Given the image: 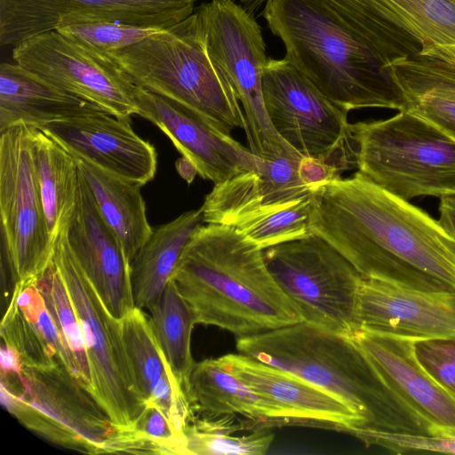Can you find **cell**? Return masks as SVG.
Segmentation results:
<instances>
[{"label":"cell","mask_w":455,"mask_h":455,"mask_svg":"<svg viewBox=\"0 0 455 455\" xmlns=\"http://www.w3.org/2000/svg\"><path fill=\"white\" fill-rule=\"evenodd\" d=\"M195 1L196 2L197 0H195Z\"/></svg>","instance_id":"45"},{"label":"cell","mask_w":455,"mask_h":455,"mask_svg":"<svg viewBox=\"0 0 455 455\" xmlns=\"http://www.w3.org/2000/svg\"><path fill=\"white\" fill-rule=\"evenodd\" d=\"M76 159L144 186L157 169L155 147L140 137L131 119L95 112L38 128Z\"/></svg>","instance_id":"18"},{"label":"cell","mask_w":455,"mask_h":455,"mask_svg":"<svg viewBox=\"0 0 455 455\" xmlns=\"http://www.w3.org/2000/svg\"><path fill=\"white\" fill-rule=\"evenodd\" d=\"M35 284L42 294L68 358V370L92 393L91 371L84 340L76 310L60 274L52 260Z\"/></svg>","instance_id":"31"},{"label":"cell","mask_w":455,"mask_h":455,"mask_svg":"<svg viewBox=\"0 0 455 455\" xmlns=\"http://www.w3.org/2000/svg\"><path fill=\"white\" fill-rule=\"evenodd\" d=\"M313 196L283 209L256 217L235 228L260 249L303 237L310 233Z\"/></svg>","instance_id":"32"},{"label":"cell","mask_w":455,"mask_h":455,"mask_svg":"<svg viewBox=\"0 0 455 455\" xmlns=\"http://www.w3.org/2000/svg\"><path fill=\"white\" fill-rule=\"evenodd\" d=\"M236 349L326 391L361 416L365 428L430 434L350 336L302 321L237 338Z\"/></svg>","instance_id":"4"},{"label":"cell","mask_w":455,"mask_h":455,"mask_svg":"<svg viewBox=\"0 0 455 455\" xmlns=\"http://www.w3.org/2000/svg\"><path fill=\"white\" fill-rule=\"evenodd\" d=\"M406 110L455 140V64L419 53L387 65Z\"/></svg>","instance_id":"25"},{"label":"cell","mask_w":455,"mask_h":455,"mask_svg":"<svg viewBox=\"0 0 455 455\" xmlns=\"http://www.w3.org/2000/svg\"><path fill=\"white\" fill-rule=\"evenodd\" d=\"M65 232L74 256L103 304L120 321L136 307L131 263L81 174L76 206Z\"/></svg>","instance_id":"19"},{"label":"cell","mask_w":455,"mask_h":455,"mask_svg":"<svg viewBox=\"0 0 455 455\" xmlns=\"http://www.w3.org/2000/svg\"><path fill=\"white\" fill-rule=\"evenodd\" d=\"M148 311L155 337L186 393L196 363L191 354V334L196 324L192 312L172 280Z\"/></svg>","instance_id":"30"},{"label":"cell","mask_w":455,"mask_h":455,"mask_svg":"<svg viewBox=\"0 0 455 455\" xmlns=\"http://www.w3.org/2000/svg\"><path fill=\"white\" fill-rule=\"evenodd\" d=\"M136 100L139 116L165 133L202 178L218 184L244 172L262 171L264 158L193 108L139 85Z\"/></svg>","instance_id":"16"},{"label":"cell","mask_w":455,"mask_h":455,"mask_svg":"<svg viewBox=\"0 0 455 455\" xmlns=\"http://www.w3.org/2000/svg\"><path fill=\"white\" fill-rule=\"evenodd\" d=\"M184 434L188 454L194 455H263L274 439L268 427L235 415L194 416Z\"/></svg>","instance_id":"29"},{"label":"cell","mask_w":455,"mask_h":455,"mask_svg":"<svg viewBox=\"0 0 455 455\" xmlns=\"http://www.w3.org/2000/svg\"><path fill=\"white\" fill-rule=\"evenodd\" d=\"M351 337L430 434H455V398L423 367L416 354V342L365 330H358Z\"/></svg>","instance_id":"20"},{"label":"cell","mask_w":455,"mask_h":455,"mask_svg":"<svg viewBox=\"0 0 455 455\" xmlns=\"http://www.w3.org/2000/svg\"><path fill=\"white\" fill-rule=\"evenodd\" d=\"M241 5L250 14L257 17V14L261 12L265 4L269 0H233Z\"/></svg>","instance_id":"44"},{"label":"cell","mask_w":455,"mask_h":455,"mask_svg":"<svg viewBox=\"0 0 455 455\" xmlns=\"http://www.w3.org/2000/svg\"><path fill=\"white\" fill-rule=\"evenodd\" d=\"M3 406L25 427L65 449L116 453L121 427L62 363L24 366L1 378Z\"/></svg>","instance_id":"7"},{"label":"cell","mask_w":455,"mask_h":455,"mask_svg":"<svg viewBox=\"0 0 455 455\" xmlns=\"http://www.w3.org/2000/svg\"><path fill=\"white\" fill-rule=\"evenodd\" d=\"M3 342L13 347L28 367L60 363L36 324L10 299L1 322Z\"/></svg>","instance_id":"34"},{"label":"cell","mask_w":455,"mask_h":455,"mask_svg":"<svg viewBox=\"0 0 455 455\" xmlns=\"http://www.w3.org/2000/svg\"><path fill=\"white\" fill-rule=\"evenodd\" d=\"M350 128L356 168L379 187L407 201L455 194V140L435 125L401 110Z\"/></svg>","instance_id":"6"},{"label":"cell","mask_w":455,"mask_h":455,"mask_svg":"<svg viewBox=\"0 0 455 455\" xmlns=\"http://www.w3.org/2000/svg\"><path fill=\"white\" fill-rule=\"evenodd\" d=\"M259 14L284 58L340 108L403 109L389 68L324 0H269Z\"/></svg>","instance_id":"3"},{"label":"cell","mask_w":455,"mask_h":455,"mask_svg":"<svg viewBox=\"0 0 455 455\" xmlns=\"http://www.w3.org/2000/svg\"><path fill=\"white\" fill-rule=\"evenodd\" d=\"M36 130L20 124L0 132L2 270L12 288L35 283L53 260L33 159Z\"/></svg>","instance_id":"9"},{"label":"cell","mask_w":455,"mask_h":455,"mask_svg":"<svg viewBox=\"0 0 455 455\" xmlns=\"http://www.w3.org/2000/svg\"><path fill=\"white\" fill-rule=\"evenodd\" d=\"M186 395L203 416L242 415L265 427L291 425L286 413L223 368L218 359L196 363Z\"/></svg>","instance_id":"24"},{"label":"cell","mask_w":455,"mask_h":455,"mask_svg":"<svg viewBox=\"0 0 455 455\" xmlns=\"http://www.w3.org/2000/svg\"><path fill=\"white\" fill-rule=\"evenodd\" d=\"M272 276L303 321L347 336L357 331L355 311L363 275L314 233L263 250Z\"/></svg>","instance_id":"10"},{"label":"cell","mask_w":455,"mask_h":455,"mask_svg":"<svg viewBox=\"0 0 455 455\" xmlns=\"http://www.w3.org/2000/svg\"><path fill=\"white\" fill-rule=\"evenodd\" d=\"M76 161L100 213L117 235L131 263L153 230L147 218L142 186L84 160Z\"/></svg>","instance_id":"27"},{"label":"cell","mask_w":455,"mask_h":455,"mask_svg":"<svg viewBox=\"0 0 455 455\" xmlns=\"http://www.w3.org/2000/svg\"><path fill=\"white\" fill-rule=\"evenodd\" d=\"M33 159L48 230L55 243L74 212L80 172L76 159L36 129Z\"/></svg>","instance_id":"28"},{"label":"cell","mask_w":455,"mask_h":455,"mask_svg":"<svg viewBox=\"0 0 455 455\" xmlns=\"http://www.w3.org/2000/svg\"><path fill=\"white\" fill-rule=\"evenodd\" d=\"M12 54L15 63L108 113L124 118L140 115L136 84L117 63L57 30L23 40Z\"/></svg>","instance_id":"13"},{"label":"cell","mask_w":455,"mask_h":455,"mask_svg":"<svg viewBox=\"0 0 455 455\" xmlns=\"http://www.w3.org/2000/svg\"><path fill=\"white\" fill-rule=\"evenodd\" d=\"M176 169L179 174L188 182L191 183L195 179L197 170L196 166L185 156L176 162Z\"/></svg>","instance_id":"43"},{"label":"cell","mask_w":455,"mask_h":455,"mask_svg":"<svg viewBox=\"0 0 455 455\" xmlns=\"http://www.w3.org/2000/svg\"><path fill=\"white\" fill-rule=\"evenodd\" d=\"M195 0H0V44L15 46L60 27L96 21L168 28L189 15Z\"/></svg>","instance_id":"15"},{"label":"cell","mask_w":455,"mask_h":455,"mask_svg":"<svg viewBox=\"0 0 455 455\" xmlns=\"http://www.w3.org/2000/svg\"><path fill=\"white\" fill-rule=\"evenodd\" d=\"M203 210H190L153 228L131 262L135 306L148 310L170 282L184 248L203 225Z\"/></svg>","instance_id":"26"},{"label":"cell","mask_w":455,"mask_h":455,"mask_svg":"<svg viewBox=\"0 0 455 455\" xmlns=\"http://www.w3.org/2000/svg\"><path fill=\"white\" fill-rule=\"evenodd\" d=\"M262 91L275 132L298 153L323 159L341 173L356 168V145L347 112L324 96L285 58H268Z\"/></svg>","instance_id":"12"},{"label":"cell","mask_w":455,"mask_h":455,"mask_svg":"<svg viewBox=\"0 0 455 455\" xmlns=\"http://www.w3.org/2000/svg\"><path fill=\"white\" fill-rule=\"evenodd\" d=\"M220 364L277 405L291 425L322 427L353 435L364 419L341 401L310 382L243 354L217 358Z\"/></svg>","instance_id":"21"},{"label":"cell","mask_w":455,"mask_h":455,"mask_svg":"<svg viewBox=\"0 0 455 455\" xmlns=\"http://www.w3.org/2000/svg\"><path fill=\"white\" fill-rule=\"evenodd\" d=\"M130 427L146 443L150 454H188L185 435L155 405H145Z\"/></svg>","instance_id":"37"},{"label":"cell","mask_w":455,"mask_h":455,"mask_svg":"<svg viewBox=\"0 0 455 455\" xmlns=\"http://www.w3.org/2000/svg\"><path fill=\"white\" fill-rule=\"evenodd\" d=\"M415 349L423 367L455 398V338L419 341Z\"/></svg>","instance_id":"38"},{"label":"cell","mask_w":455,"mask_h":455,"mask_svg":"<svg viewBox=\"0 0 455 455\" xmlns=\"http://www.w3.org/2000/svg\"><path fill=\"white\" fill-rule=\"evenodd\" d=\"M171 280L196 324L216 326L238 338L303 321L272 276L263 250L234 227L200 226Z\"/></svg>","instance_id":"2"},{"label":"cell","mask_w":455,"mask_h":455,"mask_svg":"<svg viewBox=\"0 0 455 455\" xmlns=\"http://www.w3.org/2000/svg\"><path fill=\"white\" fill-rule=\"evenodd\" d=\"M299 162L285 156L265 159L260 172L263 213L283 209L311 195L312 191L299 179Z\"/></svg>","instance_id":"35"},{"label":"cell","mask_w":455,"mask_h":455,"mask_svg":"<svg viewBox=\"0 0 455 455\" xmlns=\"http://www.w3.org/2000/svg\"><path fill=\"white\" fill-rule=\"evenodd\" d=\"M438 221L455 239V194L441 197Z\"/></svg>","instance_id":"41"},{"label":"cell","mask_w":455,"mask_h":455,"mask_svg":"<svg viewBox=\"0 0 455 455\" xmlns=\"http://www.w3.org/2000/svg\"><path fill=\"white\" fill-rule=\"evenodd\" d=\"M162 29L118 21H96L62 26L56 30L90 48L108 54L144 40Z\"/></svg>","instance_id":"33"},{"label":"cell","mask_w":455,"mask_h":455,"mask_svg":"<svg viewBox=\"0 0 455 455\" xmlns=\"http://www.w3.org/2000/svg\"><path fill=\"white\" fill-rule=\"evenodd\" d=\"M1 375H20L23 371V363L19 353L11 346L3 342L1 348Z\"/></svg>","instance_id":"40"},{"label":"cell","mask_w":455,"mask_h":455,"mask_svg":"<svg viewBox=\"0 0 455 455\" xmlns=\"http://www.w3.org/2000/svg\"><path fill=\"white\" fill-rule=\"evenodd\" d=\"M355 320L358 330L414 342L455 338V290L423 291L363 277Z\"/></svg>","instance_id":"17"},{"label":"cell","mask_w":455,"mask_h":455,"mask_svg":"<svg viewBox=\"0 0 455 455\" xmlns=\"http://www.w3.org/2000/svg\"><path fill=\"white\" fill-rule=\"evenodd\" d=\"M421 53L435 56L455 64V44L435 45Z\"/></svg>","instance_id":"42"},{"label":"cell","mask_w":455,"mask_h":455,"mask_svg":"<svg viewBox=\"0 0 455 455\" xmlns=\"http://www.w3.org/2000/svg\"><path fill=\"white\" fill-rule=\"evenodd\" d=\"M387 66L455 44V0H324Z\"/></svg>","instance_id":"14"},{"label":"cell","mask_w":455,"mask_h":455,"mask_svg":"<svg viewBox=\"0 0 455 455\" xmlns=\"http://www.w3.org/2000/svg\"><path fill=\"white\" fill-rule=\"evenodd\" d=\"M312 196L310 233L363 277L423 291L455 290V239L438 220L359 172Z\"/></svg>","instance_id":"1"},{"label":"cell","mask_w":455,"mask_h":455,"mask_svg":"<svg viewBox=\"0 0 455 455\" xmlns=\"http://www.w3.org/2000/svg\"><path fill=\"white\" fill-rule=\"evenodd\" d=\"M53 261L82 330L92 394L118 427H130L145 404L138 395L123 341L121 322L103 304L74 256L65 229L54 243Z\"/></svg>","instance_id":"11"},{"label":"cell","mask_w":455,"mask_h":455,"mask_svg":"<svg viewBox=\"0 0 455 455\" xmlns=\"http://www.w3.org/2000/svg\"><path fill=\"white\" fill-rule=\"evenodd\" d=\"M100 111L105 110L17 63L4 62L0 66V132L20 124L38 129Z\"/></svg>","instance_id":"23"},{"label":"cell","mask_w":455,"mask_h":455,"mask_svg":"<svg viewBox=\"0 0 455 455\" xmlns=\"http://www.w3.org/2000/svg\"><path fill=\"white\" fill-rule=\"evenodd\" d=\"M200 17L211 56L231 82L245 117L250 149L267 159L303 156L284 141L271 124L264 103L262 75L268 58L256 17L233 0L203 2Z\"/></svg>","instance_id":"8"},{"label":"cell","mask_w":455,"mask_h":455,"mask_svg":"<svg viewBox=\"0 0 455 455\" xmlns=\"http://www.w3.org/2000/svg\"><path fill=\"white\" fill-rule=\"evenodd\" d=\"M120 322L139 396L145 405L159 408L184 433L195 412L155 337L149 318L135 307Z\"/></svg>","instance_id":"22"},{"label":"cell","mask_w":455,"mask_h":455,"mask_svg":"<svg viewBox=\"0 0 455 455\" xmlns=\"http://www.w3.org/2000/svg\"><path fill=\"white\" fill-rule=\"evenodd\" d=\"M366 446L392 453L432 451L455 454V434H410L362 428L353 434Z\"/></svg>","instance_id":"36"},{"label":"cell","mask_w":455,"mask_h":455,"mask_svg":"<svg viewBox=\"0 0 455 455\" xmlns=\"http://www.w3.org/2000/svg\"><path fill=\"white\" fill-rule=\"evenodd\" d=\"M300 180L311 191L316 188L339 179L341 172L323 159L303 156L298 164Z\"/></svg>","instance_id":"39"},{"label":"cell","mask_w":455,"mask_h":455,"mask_svg":"<svg viewBox=\"0 0 455 455\" xmlns=\"http://www.w3.org/2000/svg\"><path fill=\"white\" fill-rule=\"evenodd\" d=\"M139 86L204 116L228 132L245 130L237 94L211 56L196 11L183 20L108 54Z\"/></svg>","instance_id":"5"}]
</instances>
